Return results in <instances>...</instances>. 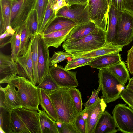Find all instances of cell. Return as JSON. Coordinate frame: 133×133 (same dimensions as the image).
<instances>
[{
	"instance_id": "b9f144b4",
	"label": "cell",
	"mask_w": 133,
	"mask_h": 133,
	"mask_svg": "<svg viewBox=\"0 0 133 133\" xmlns=\"http://www.w3.org/2000/svg\"><path fill=\"white\" fill-rule=\"evenodd\" d=\"M59 133H79L73 122L63 123L61 128L58 130Z\"/></svg>"
},
{
	"instance_id": "d6a6232c",
	"label": "cell",
	"mask_w": 133,
	"mask_h": 133,
	"mask_svg": "<svg viewBox=\"0 0 133 133\" xmlns=\"http://www.w3.org/2000/svg\"><path fill=\"white\" fill-rule=\"evenodd\" d=\"M11 112L0 107V129L4 133H11Z\"/></svg>"
},
{
	"instance_id": "e575fe53",
	"label": "cell",
	"mask_w": 133,
	"mask_h": 133,
	"mask_svg": "<svg viewBox=\"0 0 133 133\" xmlns=\"http://www.w3.org/2000/svg\"><path fill=\"white\" fill-rule=\"evenodd\" d=\"M37 87L39 89H41L44 90L47 93L60 88L49 73Z\"/></svg>"
},
{
	"instance_id": "681fc988",
	"label": "cell",
	"mask_w": 133,
	"mask_h": 133,
	"mask_svg": "<svg viewBox=\"0 0 133 133\" xmlns=\"http://www.w3.org/2000/svg\"><path fill=\"white\" fill-rule=\"evenodd\" d=\"M88 0H66L69 5L75 4H84L88 3Z\"/></svg>"
},
{
	"instance_id": "83f0119b",
	"label": "cell",
	"mask_w": 133,
	"mask_h": 133,
	"mask_svg": "<svg viewBox=\"0 0 133 133\" xmlns=\"http://www.w3.org/2000/svg\"><path fill=\"white\" fill-rule=\"evenodd\" d=\"M12 1V0H0V17L3 20L4 32L6 31L7 26L10 25Z\"/></svg>"
},
{
	"instance_id": "5b68a950",
	"label": "cell",
	"mask_w": 133,
	"mask_h": 133,
	"mask_svg": "<svg viewBox=\"0 0 133 133\" xmlns=\"http://www.w3.org/2000/svg\"><path fill=\"white\" fill-rule=\"evenodd\" d=\"M118 29L113 44L124 47L133 40V15L124 10L118 11Z\"/></svg>"
},
{
	"instance_id": "f1b7e54d",
	"label": "cell",
	"mask_w": 133,
	"mask_h": 133,
	"mask_svg": "<svg viewBox=\"0 0 133 133\" xmlns=\"http://www.w3.org/2000/svg\"><path fill=\"white\" fill-rule=\"evenodd\" d=\"M39 34H36L34 36L32 46V59L33 67V76L35 85L38 84V45Z\"/></svg>"
},
{
	"instance_id": "c3c4849f",
	"label": "cell",
	"mask_w": 133,
	"mask_h": 133,
	"mask_svg": "<svg viewBox=\"0 0 133 133\" xmlns=\"http://www.w3.org/2000/svg\"><path fill=\"white\" fill-rule=\"evenodd\" d=\"M69 5L67 3L66 0H58L56 3L54 5L53 8L57 14V11L61 8Z\"/></svg>"
},
{
	"instance_id": "f6af8a7d",
	"label": "cell",
	"mask_w": 133,
	"mask_h": 133,
	"mask_svg": "<svg viewBox=\"0 0 133 133\" xmlns=\"http://www.w3.org/2000/svg\"><path fill=\"white\" fill-rule=\"evenodd\" d=\"M16 32V31L10 25L7 26L6 31L0 34V44L2 43L3 41L6 38L10 36H12Z\"/></svg>"
},
{
	"instance_id": "484cf974",
	"label": "cell",
	"mask_w": 133,
	"mask_h": 133,
	"mask_svg": "<svg viewBox=\"0 0 133 133\" xmlns=\"http://www.w3.org/2000/svg\"><path fill=\"white\" fill-rule=\"evenodd\" d=\"M123 47L113 43L108 44L105 46L96 50L73 57V58L79 57L94 58L105 54L122 51Z\"/></svg>"
},
{
	"instance_id": "db71d44e",
	"label": "cell",
	"mask_w": 133,
	"mask_h": 133,
	"mask_svg": "<svg viewBox=\"0 0 133 133\" xmlns=\"http://www.w3.org/2000/svg\"><path fill=\"white\" fill-rule=\"evenodd\" d=\"M108 4L110 5L111 0H107Z\"/></svg>"
},
{
	"instance_id": "ee69618b",
	"label": "cell",
	"mask_w": 133,
	"mask_h": 133,
	"mask_svg": "<svg viewBox=\"0 0 133 133\" xmlns=\"http://www.w3.org/2000/svg\"><path fill=\"white\" fill-rule=\"evenodd\" d=\"M127 52L126 62L127 69L130 74L133 75V45Z\"/></svg>"
},
{
	"instance_id": "4fadbf2b",
	"label": "cell",
	"mask_w": 133,
	"mask_h": 133,
	"mask_svg": "<svg viewBox=\"0 0 133 133\" xmlns=\"http://www.w3.org/2000/svg\"><path fill=\"white\" fill-rule=\"evenodd\" d=\"M34 36H32L30 39L26 52L23 55L18 57L16 59V62L17 64V75L18 76L27 78L35 84L33 76L32 57V46Z\"/></svg>"
},
{
	"instance_id": "d590c367",
	"label": "cell",
	"mask_w": 133,
	"mask_h": 133,
	"mask_svg": "<svg viewBox=\"0 0 133 133\" xmlns=\"http://www.w3.org/2000/svg\"><path fill=\"white\" fill-rule=\"evenodd\" d=\"M95 58L79 57L74 58L71 60L67 61L64 68L66 70H70L79 67L88 65V63Z\"/></svg>"
},
{
	"instance_id": "f546056e",
	"label": "cell",
	"mask_w": 133,
	"mask_h": 133,
	"mask_svg": "<svg viewBox=\"0 0 133 133\" xmlns=\"http://www.w3.org/2000/svg\"><path fill=\"white\" fill-rule=\"evenodd\" d=\"M53 0H49L44 17L38 34H42L45 29L56 17V14L53 8Z\"/></svg>"
},
{
	"instance_id": "603a6c76",
	"label": "cell",
	"mask_w": 133,
	"mask_h": 133,
	"mask_svg": "<svg viewBox=\"0 0 133 133\" xmlns=\"http://www.w3.org/2000/svg\"><path fill=\"white\" fill-rule=\"evenodd\" d=\"M38 111L41 133H59L56 122L44 110L39 109Z\"/></svg>"
},
{
	"instance_id": "4dcf8cb0",
	"label": "cell",
	"mask_w": 133,
	"mask_h": 133,
	"mask_svg": "<svg viewBox=\"0 0 133 133\" xmlns=\"http://www.w3.org/2000/svg\"><path fill=\"white\" fill-rule=\"evenodd\" d=\"M11 133H30L21 118L15 111L11 112Z\"/></svg>"
},
{
	"instance_id": "ac0fdd59",
	"label": "cell",
	"mask_w": 133,
	"mask_h": 133,
	"mask_svg": "<svg viewBox=\"0 0 133 133\" xmlns=\"http://www.w3.org/2000/svg\"><path fill=\"white\" fill-rule=\"evenodd\" d=\"M118 11L113 5L110 4L106 31V39L108 44L113 43L116 37L118 29Z\"/></svg>"
},
{
	"instance_id": "bcb514c9",
	"label": "cell",
	"mask_w": 133,
	"mask_h": 133,
	"mask_svg": "<svg viewBox=\"0 0 133 133\" xmlns=\"http://www.w3.org/2000/svg\"><path fill=\"white\" fill-rule=\"evenodd\" d=\"M124 10L133 15V0H123Z\"/></svg>"
},
{
	"instance_id": "8fae6325",
	"label": "cell",
	"mask_w": 133,
	"mask_h": 133,
	"mask_svg": "<svg viewBox=\"0 0 133 133\" xmlns=\"http://www.w3.org/2000/svg\"><path fill=\"white\" fill-rule=\"evenodd\" d=\"M77 71L66 70L62 66L56 64L50 66L49 73L60 87L69 88L78 86L76 78Z\"/></svg>"
},
{
	"instance_id": "d4e9b609",
	"label": "cell",
	"mask_w": 133,
	"mask_h": 133,
	"mask_svg": "<svg viewBox=\"0 0 133 133\" xmlns=\"http://www.w3.org/2000/svg\"><path fill=\"white\" fill-rule=\"evenodd\" d=\"M39 105L48 115L55 122L58 121V117L54 105L48 94L39 89Z\"/></svg>"
},
{
	"instance_id": "cb8c5ba5",
	"label": "cell",
	"mask_w": 133,
	"mask_h": 133,
	"mask_svg": "<svg viewBox=\"0 0 133 133\" xmlns=\"http://www.w3.org/2000/svg\"><path fill=\"white\" fill-rule=\"evenodd\" d=\"M105 68L124 85L130 79L128 69L123 61Z\"/></svg>"
},
{
	"instance_id": "ffe728a7",
	"label": "cell",
	"mask_w": 133,
	"mask_h": 133,
	"mask_svg": "<svg viewBox=\"0 0 133 133\" xmlns=\"http://www.w3.org/2000/svg\"><path fill=\"white\" fill-rule=\"evenodd\" d=\"M98 28L91 21L83 24L77 25L72 29L67 36L66 41H69L79 39Z\"/></svg>"
},
{
	"instance_id": "f907efd6",
	"label": "cell",
	"mask_w": 133,
	"mask_h": 133,
	"mask_svg": "<svg viewBox=\"0 0 133 133\" xmlns=\"http://www.w3.org/2000/svg\"><path fill=\"white\" fill-rule=\"evenodd\" d=\"M128 84L126 86L125 88L133 93V77L130 78Z\"/></svg>"
},
{
	"instance_id": "7c38bea8",
	"label": "cell",
	"mask_w": 133,
	"mask_h": 133,
	"mask_svg": "<svg viewBox=\"0 0 133 133\" xmlns=\"http://www.w3.org/2000/svg\"><path fill=\"white\" fill-rule=\"evenodd\" d=\"M16 88L10 82L5 87H0V107L11 112L22 107Z\"/></svg>"
},
{
	"instance_id": "8992f818",
	"label": "cell",
	"mask_w": 133,
	"mask_h": 133,
	"mask_svg": "<svg viewBox=\"0 0 133 133\" xmlns=\"http://www.w3.org/2000/svg\"><path fill=\"white\" fill-rule=\"evenodd\" d=\"M36 0H12L10 26L16 31L25 25L28 16L34 8Z\"/></svg>"
},
{
	"instance_id": "60d3db41",
	"label": "cell",
	"mask_w": 133,
	"mask_h": 133,
	"mask_svg": "<svg viewBox=\"0 0 133 133\" xmlns=\"http://www.w3.org/2000/svg\"><path fill=\"white\" fill-rule=\"evenodd\" d=\"M73 122L79 133H86L85 121L80 113Z\"/></svg>"
},
{
	"instance_id": "6da1fadb",
	"label": "cell",
	"mask_w": 133,
	"mask_h": 133,
	"mask_svg": "<svg viewBox=\"0 0 133 133\" xmlns=\"http://www.w3.org/2000/svg\"><path fill=\"white\" fill-rule=\"evenodd\" d=\"M47 94L55 107L58 121L70 123L76 119L79 113L75 107L69 88L60 87Z\"/></svg>"
},
{
	"instance_id": "1f68e13d",
	"label": "cell",
	"mask_w": 133,
	"mask_h": 133,
	"mask_svg": "<svg viewBox=\"0 0 133 133\" xmlns=\"http://www.w3.org/2000/svg\"><path fill=\"white\" fill-rule=\"evenodd\" d=\"M19 29L20 34V48L18 57L23 55L26 52L28 47L30 39L31 37L33 36L32 35L29 29L25 25L22 26Z\"/></svg>"
},
{
	"instance_id": "7a4b0ae2",
	"label": "cell",
	"mask_w": 133,
	"mask_h": 133,
	"mask_svg": "<svg viewBox=\"0 0 133 133\" xmlns=\"http://www.w3.org/2000/svg\"><path fill=\"white\" fill-rule=\"evenodd\" d=\"M107 44L106 31L98 28L78 40L71 41L65 40L62 47L65 51L74 57L96 50Z\"/></svg>"
},
{
	"instance_id": "4316f807",
	"label": "cell",
	"mask_w": 133,
	"mask_h": 133,
	"mask_svg": "<svg viewBox=\"0 0 133 133\" xmlns=\"http://www.w3.org/2000/svg\"><path fill=\"white\" fill-rule=\"evenodd\" d=\"M9 43L11 44V55L12 59L14 62H16L17 58L18 57L20 48V34L19 28L7 41L0 46V48L4 47Z\"/></svg>"
},
{
	"instance_id": "52a82bcc",
	"label": "cell",
	"mask_w": 133,
	"mask_h": 133,
	"mask_svg": "<svg viewBox=\"0 0 133 133\" xmlns=\"http://www.w3.org/2000/svg\"><path fill=\"white\" fill-rule=\"evenodd\" d=\"M87 4L91 21L98 28L106 31L110 5L107 0H88Z\"/></svg>"
},
{
	"instance_id": "ab89813d",
	"label": "cell",
	"mask_w": 133,
	"mask_h": 133,
	"mask_svg": "<svg viewBox=\"0 0 133 133\" xmlns=\"http://www.w3.org/2000/svg\"><path fill=\"white\" fill-rule=\"evenodd\" d=\"M122 98L133 110V93L125 88L121 94Z\"/></svg>"
},
{
	"instance_id": "9a60e30c",
	"label": "cell",
	"mask_w": 133,
	"mask_h": 133,
	"mask_svg": "<svg viewBox=\"0 0 133 133\" xmlns=\"http://www.w3.org/2000/svg\"><path fill=\"white\" fill-rule=\"evenodd\" d=\"M18 74L16 62L12 60L11 55L0 53V83H8Z\"/></svg>"
},
{
	"instance_id": "74e56055",
	"label": "cell",
	"mask_w": 133,
	"mask_h": 133,
	"mask_svg": "<svg viewBox=\"0 0 133 133\" xmlns=\"http://www.w3.org/2000/svg\"><path fill=\"white\" fill-rule=\"evenodd\" d=\"M73 57L72 55L66 51L54 52L52 57L50 58V66L57 64L65 59H67V61L71 60L73 58Z\"/></svg>"
},
{
	"instance_id": "f35d334b",
	"label": "cell",
	"mask_w": 133,
	"mask_h": 133,
	"mask_svg": "<svg viewBox=\"0 0 133 133\" xmlns=\"http://www.w3.org/2000/svg\"><path fill=\"white\" fill-rule=\"evenodd\" d=\"M69 88L70 94L73 99L76 109L80 113L82 111L83 104L81 93L76 87H71Z\"/></svg>"
},
{
	"instance_id": "7bdbcfd3",
	"label": "cell",
	"mask_w": 133,
	"mask_h": 133,
	"mask_svg": "<svg viewBox=\"0 0 133 133\" xmlns=\"http://www.w3.org/2000/svg\"><path fill=\"white\" fill-rule=\"evenodd\" d=\"M100 91H101V88L99 85L96 90L94 89L89 99L84 104L85 108L88 107L99 98L98 95Z\"/></svg>"
},
{
	"instance_id": "9c48e42d",
	"label": "cell",
	"mask_w": 133,
	"mask_h": 133,
	"mask_svg": "<svg viewBox=\"0 0 133 133\" xmlns=\"http://www.w3.org/2000/svg\"><path fill=\"white\" fill-rule=\"evenodd\" d=\"M87 4H75L64 6L57 11L56 17L67 18L77 25L91 21Z\"/></svg>"
},
{
	"instance_id": "7dc6e473",
	"label": "cell",
	"mask_w": 133,
	"mask_h": 133,
	"mask_svg": "<svg viewBox=\"0 0 133 133\" xmlns=\"http://www.w3.org/2000/svg\"><path fill=\"white\" fill-rule=\"evenodd\" d=\"M119 11L124 10L123 0H111L110 4Z\"/></svg>"
},
{
	"instance_id": "2e32d148",
	"label": "cell",
	"mask_w": 133,
	"mask_h": 133,
	"mask_svg": "<svg viewBox=\"0 0 133 133\" xmlns=\"http://www.w3.org/2000/svg\"><path fill=\"white\" fill-rule=\"evenodd\" d=\"M14 111L21 118L30 133H41L39 113L37 110L21 107Z\"/></svg>"
},
{
	"instance_id": "8d00e7d4",
	"label": "cell",
	"mask_w": 133,
	"mask_h": 133,
	"mask_svg": "<svg viewBox=\"0 0 133 133\" xmlns=\"http://www.w3.org/2000/svg\"><path fill=\"white\" fill-rule=\"evenodd\" d=\"M48 1L49 0H36V2L34 9L36 10L38 16V32L43 20Z\"/></svg>"
},
{
	"instance_id": "836d02e7",
	"label": "cell",
	"mask_w": 133,
	"mask_h": 133,
	"mask_svg": "<svg viewBox=\"0 0 133 133\" xmlns=\"http://www.w3.org/2000/svg\"><path fill=\"white\" fill-rule=\"evenodd\" d=\"M38 16L36 10L33 9L27 18L25 25L29 29L32 35L38 33Z\"/></svg>"
},
{
	"instance_id": "816d5d0a",
	"label": "cell",
	"mask_w": 133,
	"mask_h": 133,
	"mask_svg": "<svg viewBox=\"0 0 133 133\" xmlns=\"http://www.w3.org/2000/svg\"><path fill=\"white\" fill-rule=\"evenodd\" d=\"M56 123L58 130L61 127L62 124V122L59 121H58L56 122Z\"/></svg>"
},
{
	"instance_id": "e0dca14e",
	"label": "cell",
	"mask_w": 133,
	"mask_h": 133,
	"mask_svg": "<svg viewBox=\"0 0 133 133\" xmlns=\"http://www.w3.org/2000/svg\"><path fill=\"white\" fill-rule=\"evenodd\" d=\"M119 53L113 52L95 58L88 63V65L99 70L117 64L122 61Z\"/></svg>"
},
{
	"instance_id": "d6986e66",
	"label": "cell",
	"mask_w": 133,
	"mask_h": 133,
	"mask_svg": "<svg viewBox=\"0 0 133 133\" xmlns=\"http://www.w3.org/2000/svg\"><path fill=\"white\" fill-rule=\"evenodd\" d=\"M116 127L113 116L105 110L97 122L94 133H115L119 131Z\"/></svg>"
},
{
	"instance_id": "277c9868",
	"label": "cell",
	"mask_w": 133,
	"mask_h": 133,
	"mask_svg": "<svg viewBox=\"0 0 133 133\" xmlns=\"http://www.w3.org/2000/svg\"><path fill=\"white\" fill-rule=\"evenodd\" d=\"M98 82L102 93L101 98L106 103L121 98V94L125 88L105 68L99 69Z\"/></svg>"
},
{
	"instance_id": "ba28073f",
	"label": "cell",
	"mask_w": 133,
	"mask_h": 133,
	"mask_svg": "<svg viewBox=\"0 0 133 133\" xmlns=\"http://www.w3.org/2000/svg\"><path fill=\"white\" fill-rule=\"evenodd\" d=\"M112 113L118 129L121 132L133 133V110L123 104L115 107Z\"/></svg>"
},
{
	"instance_id": "5bb4252c",
	"label": "cell",
	"mask_w": 133,
	"mask_h": 133,
	"mask_svg": "<svg viewBox=\"0 0 133 133\" xmlns=\"http://www.w3.org/2000/svg\"><path fill=\"white\" fill-rule=\"evenodd\" d=\"M50 58L49 47L39 34L38 45V84L49 73Z\"/></svg>"
},
{
	"instance_id": "30bf717a",
	"label": "cell",
	"mask_w": 133,
	"mask_h": 133,
	"mask_svg": "<svg viewBox=\"0 0 133 133\" xmlns=\"http://www.w3.org/2000/svg\"><path fill=\"white\" fill-rule=\"evenodd\" d=\"M102 98H99L89 107L85 108L80 113L85 121L86 133H94L97 122L107 107Z\"/></svg>"
},
{
	"instance_id": "3957f363",
	"label": "cell",
	"mask_w": 133,
	"mask_h": 133,
	"mask_svg": "<svg viewBox=\"0 0 133 133\" xmlns=\"http://www.w3.org/2000/svg\"><path fill=\"white\" fill-rule=\"evenodd\" d=\"M9 82L17 89L22 107L32 110H39V89L29 80L16 75Z\"/></svg>"
},
{
	"instance_id": "7402d4cb",
	"label": "cell",
	"mask_w": 133,
	"mask_h": 133,
	"mask_svg": "<svg viewBox=\"0 0 133 133\" xmlns=\"http://www.w3.org/2000/svg\"><path fill=\"white\" fill-rule=\"evenodd\" d=\"M77 25L67 18L59 16L56 17L45 28L42 34L45 35L58 31L73 27Z\"/></svg>"
},
{
	"instance_id": "f5cc1de1",
	"label": "cell",
	"mask_w": 133,
	"mask_h": 133,
	"mask_svg": "<svg viewBox=\"0 0 133 133\" xmlns=\"http://www.w3.org/2000/svg\"><path fill=\"white\" fill-rule=\"evenodd\" d=\"M58 0H53L54 4L56 3Z\"/></svg>"
},
{
	"instance_id": "44dd1931",
	"label": "cell",
	"mask_w": 133,
	"mask_h": 133,
	"mask_svg": "<svg viewBox=\"0 0 133 133\" xmlns=\"http://www.w3.org/2000/svg\"><path fill=\"white\" fill-rule=\"evenodd\" d=\"M73 28L53 32L45 35L40 34L48 47L58 48L66 40L68 36Z\"/></svg>"
}]
</instances>
